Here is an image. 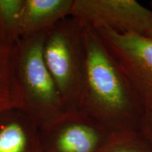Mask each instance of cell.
I'll return each instance as SVG.
<instances>
[{"label":"cell","mask_w":152,"mask_h":152,"mask_svg":"<svg viewBox=\"0 0 152 152\" xmlns=\"http://www.w3.org/2000/svg\"><path fill=\"white\" fill-rule=\"evenodd\" d=\"M102 152H152V141L141 130L114 133Z\"/></svg>","instance_id":"cell-11"},{"label":"cell","mask_w":152,"mask_h":152,"mask_svg":"<svg viewBox=\"0 0 152 152\" xmlns=\"http://www.w3.org/2000/svg\"><path fill=\"white\" fill-rule=\"evenodd\" d=\"M140 130L152 141V114L146 115Z\"/></svg>","instance_id":"cell-12"},{"label":"cell","mask_w":152,"mask_h":152,"mask_svg":"<svg viewBox=\"0 0 152 152\" xmlns=\"http://www.w3.org/2000/svg\"><path fill=\"white\" fill-rule=\"evenodd\" d=\"M83 27L146 35L152 11L136 0H74L71 16Z\"/></svg>","instance_id":"cell-5"},{"label":"cell","mask_w":152,"mask_h":152,"mask_svg":"<svg viewBox=\"0 0 152 152\" xmlns=\"http://www.w3.org/2000/svg\"><path fill=\"white\" fill-rule=\"evenodd\" d=\"M149 6H150V9H151V10L152 11V1H150V2H149Z\"/></svg>","instance_id":"cell-14"},{"label":"cell","mask_w":152,"mask_h":152,"mask_svg":"<svg viewBox=\"0 0 152 152\" xmlns=\"http://www.w3.org/2000/svg\"><path fill=\"white\" fill-rule=\"evenodd\" d=\"M20 97L15 82L11 63V49L0 41V113L18 108Z\"/></svg>","instance_id":"cell-9"},{"label":"cell","mask_w":152,"mask_h":152,"mask_svg":"<svg viewBox=\"0 0 152 152\" xmlns=\"http://www.w3.org/2000/svg\"><path fill=\"white\" fill-rule=\"evenodd\" d=\"M47 32L20 37L11 48L13 73L20 97L19 109L39 130L67 112L44 61L42 47Z\"/></svg>","instance_id":"cell-2"},{"label":"cell","mask_w":152,"mask_h":152,"mask_svg":"<svg viewBox=\"0 0 152 152\" xmlns=\"http://www.w3.org/2000/svg\"><path fill=\"white\" fill-rule=\"evenodd\" d=\"M84 68L78 109L112 134L140 131L146 112L116 61L94 30L83 27Z\"/></svg>","instance_id":"cell-1"},{"label":"cell","mask_w":152,"mask_h":152,"mask_svg":"<svg viewBox=\"0 0 152 152\" xmlns=\"http://www.w3.org/2000/svg\"><path fill=\"white\" fill-rule=\"evenodd\" d=\"M0 152H44L39 129L18 108L0 113Z\"/></svg>","instance_id":"cell-7"},{"label":"cell","mask_w":152,"mask_h":152,"mask_svg":"<svg viewBox=\"0 0 152 152\" xmlns=\"http://www.w3.org/2000/svg\"><path fill=\"white\" fill-rule=\"evenodd\" d=\"M42 54L66 111L78 110L83 68V27L71 16L49 29L44 38Z\"/></svg>","instance_id":"cell-3"},{"label":"cell","mask_w":152,"mask_h":152,"mask_svg":"<svg viewBox=\"0 0 152 152\" xmlns=\"http://www.w3.org/2000/svg\"><path fill=\"white\" fill-rule=\"evenodd\" d=\"M94 30L128 80L146 115L152 114V38L106 29Z\"/></svg>","instance_id":"cell-4"},{"label":"cell","mask_w":152,"mask_h":152,"mask_svg":"<svg viewBox=\"0 0 152 152\" xmlns=\"http://www.w3.org/2000/svg\"><path fill=\"white\" fill-rule=\"evenodd\" d=\"M39 131L44 152H102L112 136L94 118L80 109L67 111Z\"/></svg>","instance_id":"cell-6"},{"label":"cell","mask_w":152,"mask_h":152,"mask_svg":"<svg viewBox=\"0 0 152 152\" xmlns=\"http://www.w3.org/2000/svg\"><path fill=\"white\" fill-rule=\"evenodd\" d=\"M74 0H24L20 25V37L48 31L71 16Z\"/></svg>","instance_id":"cell-8"},{"label":"cell","mask_w":152,"mask_h":152,"mask_svg":"<svg viewBox=\"0 0 152 152\" xmlns=\"http://www.w3.org/2000/svg\"><path fill=\"white\" fill-rule=\"evenodd\" d=\"M24 0H0V41L12 48L20 36Z\"/></svg>","instance_id":"cell-10"},{"label":"cell","mask_w":152,"mask_h":152,"mask_svg":"<svg viewBox=\"0 0 152 152\" xmlns=\"http://www.w3.org/2000/svg\"><path fill=\"white\" fill-rule=\"evenodd\" d=\"M146 36H147V37H149L150 38H152V28L149 30V32H148V33H147V35H146Z\"/></svg>","instance_id":"cell-13"}]
</instances>
